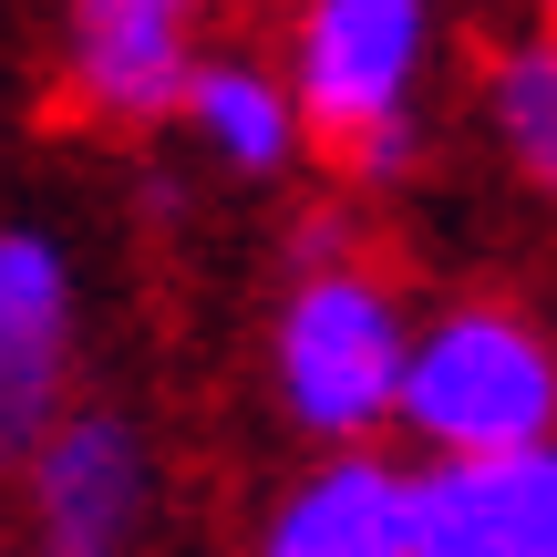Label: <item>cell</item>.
Instances as JSON below:
<instances>
[{"instance_id":"5b68a950","label":"cell","mask_w":557,"mask_h":557,"mask_svg":"<svg viewBox=\"0 0 557 557\" xmlns=\"http://www.w3.org/2000/svg\"><path fill=\"white\" fill-rule=\"evenodd\" d=\"M413 557H557V444L444 455L423 475V547Z\"/></svg>"},{"instance_id":"277c9868","label":"cell","mask_w":557,"mask_h":557,"mask_svg":"<svg viewBox=\"0 0 557 557\" xmlns=\"http://www.w3.org/2000/svg\"><path fill=\"white\" fill-rule=\"evenodd\" d=\"M207 0H73V103L94 124H156L197 83Z\"/></svg>"},{"instance_id":"ba28073f","label":"cell","mask_w":557,"mask_h":557,"mask_svg":"<svg viewBox=\"0 0 557 557\" xmlns=\"http://www.w3.org/2000/svg\"><path fill=\"white\" fill-rule=\"evenodd\" d=\"M423 547V475L382 455H341L269 517L259 557H413Z\"/></svg>"},{"instance_id":"3957f363","label":"cell","mask_w":557,"mask_h":557,"mask_svg":"<svg viewBox=\"0 0 557 557\" xmlns=\"http://www.w3.org/2000/svg\"><path fill=\"white\" fill-rule=\"evenodd\" d=\"M413 62H423V0H310L299 11V124L351 176H403Z\"/></svg>"},{"instance_id":"52a82bcc","label":"cell","mask_w":557,"mask_h":557,"mask_svg":"<svg viewBox=\"0 0 557 557\" xmlns=\"http://www.w3.org/2000/svg\"><path fill=\"white\" fill-rule=\"evenodd\" d=\"M62 341H73V278H62V259L41 238H0V465L52 444Z\"/></svg>"},{"instance_id":"8992f818","label":"cell","mask_w":557,"mask_h":557,"mask_svg":"<svg viewBox=\"0 0 557 557\" xmlns=\"http://www.w3.org/2000/svg\"><path fill=\"white\" fill-rule=\"evenodd\" d=\"M32 517H41V557H124L145 527L135 434L103 423V413L52 423V444L32 455Z\"/></svg>"},{"instance_id":"9c48e42d","label":"cell","mask_w":557,"mask_h":557,"mask_svg":"<svg viewBox=\"0 0 557 557\" xmlns=\"http://www.w3.org/2000/svg\"><path fill=\"white\" fill-rule=\"evenodd\" d=\"M186 114H197L207 145H218L227 165H248V176L289 165V145H299V94H278L259 62H197V83H186Z\"/></svg>"},{"instance_id":"7a4b0ae2","label":"cell","mask_w":557,"mask_h":557,"mask_svg":"<svg viewBox=\"0 0 557 557\" xmlns=\"http://www.w3.org/2000/svg\"><path fill=\"white\" fill-rule=\"evenodd\" d=\"M403 423L434 455H527L557 423V351L537 341V320L496 310V299H465L413 341Z\"/></svg>"},{"instance_id":"6da1fadb","label":"cell","mask_w":557,"mask_h":557,"mask_svg":"<svg viewBox=\"0 0 557 557\" xmlns=\"http://www.w3.org/2000/svg\"><path fill=\"white\" fill-rule=\"evenodd\" d=\"M403 372H413V341H403V299L382 269H361L341 248V227H310V269H299L289 310H278V393L310 434L361 444L382 413H403Z\"/></svg>"},{"instance_id":"30bf717a","label":"cell","mask_w":557,"mask_h":557,"mask_svg":"<svg viewBox=\"0 0 557 557\" xmlns=\"http://www.w3.org/2000/svg\"><path fill=\"white\" fill-rule=\"evenodd\" d=\"M496 135H506V156L527 165V176L557 197V32L537 41H517V52H496Z\"/></svg>"}]
</instances>
